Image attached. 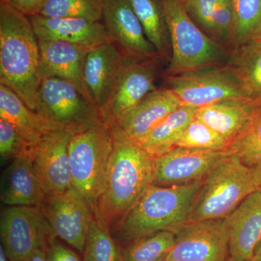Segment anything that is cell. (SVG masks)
Wrapping results in <instances>:
<instances>
[{
    "label": "cell",
    "mask_w": 261,
    "mask_h": 261,
    "mask_svg": "<svg viewBox=\"0 0 261 261\" xmlns=\"http://www.w3.org/2000/svg\"><path fill=\"white\" fill-rule=\"evenodd\" d=\"M156 58L126 63L109 101L100 111L101 118L114 124L124 118L146 96L155 90Z\"/></svg>",
    "instance_id": "14"
},
{
    "label": "cell",
    "mask_w": 261,
    "mask_h": 261,
    "mask_svg": "<svg viewBox=\"0 0 261 261\" xmlns=\"http://www.w3.org/2000/svg\"><path fill=\"white\" fill-rule=\"evenodd\" d=\"M29 17L39 40L61 41L89 49L112 42L106 25L101 21L48 18L40 15Z\"/></svg>",
    "instance_id": "17"
},
{
    "label": "cell",
    "mask_w": 261,
    "mask_h": 261,
    "mask_svg": "<svg viewBox=\"0 0 261 261\" xmlns=\"http://www.w3.org/2000/svg\"><path fill=\"white\" fill-rule=\"evenodd\" d=\"M27 16L39 15L45 0H4Z\"/></svg>",
    "instance_id": "37"
},
{
    "label": "cell",
    "mask_w": 261,
    "mask_h": 261,
    "mask_svg": "<svg viewBox=\"0 0 261 261\" xmlns=\"http://www.w3.org/2000/svg\"><path fill=\"white\" fill-rule=\"evenodd\" d=\"M181 106V101L171 89H155L124 118L109 125H115L129 140L140 144L168 115Z\"/></svg>",
    "instance_id": "18"
},
{
    "label": "cell",
    "mask_w": 261,
    "mask_h": 261,
    "mask_svg": "<svg viewBox=\"0 0 261 261\" xmlns=\"http://www.w3.org/2000/svg\"><path fill=\"white\" fill-rule=\"evenodd\" d=\"M73 135L68 130H53L36 146L33 164L46 196L73 187L68 145Z\"/></svg>",
    "instance_id": "15"
},
{
    "label": "cell",
    "mask_w": 261,
    "mask_h": 261,
    "mask_svg": "<svg viewBox=\"0 0 261 261\" xmlns=\"http://www.w3.org/2000/svg\"><path fill=\"white\" fill-rule=\"evenodd\" d=\"M228 151L248 167L261 162V113L231 142Z\"/></svg>",
    "instance_id": "32"
},
{
    "label": "cell",
    "mask_w": 261,
    "mask_h": 261,
    "mask_svg": "<svg viewBox=\"0 0 261 261\" xmlns=\"http://www.w3.org/2000/svg\"><path fill=\"white\" fill-rule=\"evenodd\" d=\"M37 112L74 135L102 121L99 111L74 84L57 77H43Z\"/></svg>",
    "instance_id": "7"
},
{
    "label": "cell",
    "mask_w": 261,
    "mask_h": 261,
    "mask_svg": "<svg viewBox=\"0 0 261 261\" xmlns=\"http://www.w3.org/2000/svg\"><path fill=\"white\" fill-rule=\"evenodd\" d=\"M0 237L10 261H29L56 238L42 209L37 206H8L2 210Z\"/></svg>",
    "instance_id": "9"
},
{
    "label": "cell",
    "mask_w": 261,
    "mask_h": 261,
    "mask_svg": "<svg viewBox=\"0 0 261 261\" xmlns=\"http://www.w3.org/2000/svg\"><path fill=\"white\" fill-rule=\"evenodd\" d=\"M109 125V124H108ZM113 151L106 187L94 210V217L114 228L153 185V159L115 125H109Z\"/></svg>",
    "instance_id": "1"
},
{
    "label": "cell",
    "mask_w": 261,
    "mask_h": 261,
    "mask_svg": "<svg viewBox=\"0 0 261 261\" xmlns=\"http://www.w3.org/2000/svg\"><path fill=\"white\" fill-rule=\"evenodd\" d=\"M203 181L173 186L150 185L116 226L119 238L130 244L161 231L177 233L188 224Z\"/></svg>",
    "instance_id": "3"
},
{
    "label": "cell",
    "mask_w": 261,
    "mask_h": 261,
    "mask_svg": "<svg viewBox=\"0 0 261 261\" xmlns=\"http://www.w3.org/2000/svg\"><path fill=\"white\" fill-rule=\"evenodd\" d=\"M39 44L42 78L57 77L68 81L86 97L83 68L89 49L61 41L39 40Z\"/></svg>",
    "instance_id": "20"
},
{
    "label": "cell",
    "mask_w": 261,
    "mask_h": 261,
    "mask_svg": "<svg viewBox=\"0 0 261 261\" xmlns=\"http://www.w3.org/2000/svg\"><path fill=\"white\" fill-rule=\"evenodd\" d=\"M0 261H10L2 245H0Z\"/></svg>",
    "instance_id": "41"
},
{
    "label": "cell",
    "mask_w": 261,
    "mask_h": 261,
    "mask_svg": "<svg viewBox=\"0 0 261 261\" xmlns=\"http://www.w3.org/2000/svg\"><path fill=\"white\" fill-rule=\"evenodd\" d=\"M261 113V106L247 99H228L197 109L196 118L230 144Z\"/></svg>",
    "instance_id": "21"
},
{
    "label": "cell",
    "mask_w": 261,
    "mask_h": 261,
    "mask_svg": "<svg viewBox=\"0 0 261 261\" xmlns=\"http://www.w3.org/2000/svg\"><path fill=\"white\" fill-rule=\"evenodd\" d=\"M229 141L198 118H194L185 130L177 147L205 150H228Z\"/></svg>",
    "instance_id": "31"
},
{
    "label": "cell",
    "mask_w": 261,
    "mask_h": 261,
    "mask_svg": "<svg viewBox=\"0 0 261 261\" xmlns=\"http://www.w3.org/2000/svg\"><path fill=\"white\" fill-rule=\"evenodd\" d=\"M161 261H173L172 260H170V259L167 258V257H165L164 259H163Z\"/></svg>",
    "instance_id": "43"
},
{
    "label": "cell",
    "mask_w": 261,
    "mask_h": 261,
    "mask_svg": "<svg viewBox=\"0 0 261 261\" xmlns=\"http://www.w3.org/2000/svg\"><path fill=\"white\" fill-rule=\"evenodd\" d=\"M228 65L238 75L250 99L261 106V39L236 47Z\"/></svg>",
    "instance_id": "25"
},
{
    "label": "cell",
    "mask_w": 261,
    "mask_h": 261,
    "mask_svg": "<svg viewBox=\"0 0 261 261\" xmlns=\"http://www.w3.org/2000/svg\"><path fill=\"white\" fill-rule=\"evenodd\" d=\"M251 261H261V239L254 250Z\"/></svg>",
    "instance_id": "40"
},
{
    "label": "cell",
    "mask_w": 261,
    "mask_h": 261,
    "mask_svg": "<svg viewBox=\"0 0 261 261\" xmlns=\"http://www.w3.org/2000/svg\"><path fill=\"white\" fill-rule=\"evenodd\" d=\"M83 261H123L121 249L111 230L95 217L89 225Z\"/></svg>",
    "instance_id": "29"
},
{
    "label": "cell",
    "mask_w": 261,
    "mask_h": 261,
    "mask_svg": "<svg viewBox=\"0 0 261 261\" xmlns=\"http://www.w3.org/2000/svg\"><path fill=\"white\" fill-rule=\"evenodd\" d=\"M0 118L13 125L25 140L34 145L49 132L63 129L33 111L14 91L1 84Z\"/></svg>",
    "instance_id": "23"
},
{
    "label": "cell",
    "mask_w": 261,
    "mask_h": 261,
    "mask_svg": "<svg viewBox=\"0 0 261 261\" xmlns=\"http://www.w3.org/2000/svg\"><path fill=\"white\" fill-rule=\"evenodd\" d=\"M39 15L48 18H81L101 21L103 0H45Z\"/></svg>",
    "instance_id": "30"
},
{
    "label": "cell",
    "mask_w": 261,
    "mask_h": 261,
    "mask_svg": "<svg viewBox=\"0 0 261 261\" xmlns=\"http://www.w3.org/2000/svg\"><path fill=\"white\" fill-rule=\"evenodd\" d=\"M233 21L232 0H219L212 17V32L223 40L231 41Z\"/></svg>",
    "instance_id": "34"
},
{
    "label": "cell",
    "mask_w": 261,
    "mask_h": 261,
    "mask_svg": "<svg viewBox=\"0 0 261 261\" xmlns=\"http://www.w3.org/2000/svg\"><path fill=\"white\" fill-rule=\"evenodd\" d=\"M260 37H261V36H260Z\"/></svg>",
    "instance_id": "45"
},
{
    "label": "cell",
    "mask_w": 261,
    "mask_h": 261,
    "mask_svg": "<svg viewBox=\"0 0 261 261\" xmlns=\"http://www.w3.org/2000/svg\"><path fill=\"white\" fill-rule=\"evenodd\" d=\"M103 23L111 41L134 62L157 58L158 51L146 37L128 0H103Z\"/></svg>",
    "instance_id": "13"
},
{
    "label": "cell",
    "mask_w": 261,
    "mask_h": 261,
    "mask_svg": "<svg viewBox=\"0 0 261 261\" xmlns=\"http://www.w3.org/2000/svg\"><path fill=\"white\" fill-rule=\"evenodd\" d=\"M56 238L84 253L94 212L74 187L47 195L40 206Z\"/></svg>",
    "instance_id": "10"
},
{
    "label": "cell",
    "mask_w": 261,
    "mask_h": 261,
    "mask_svg": "<svg viewBox=\"0 0 261 261\" xmlns=\"http://www.w3.org/2000/svg\"><path fill=\"white\" fill-rule=\"evenodd\" d=\"M1 202L8 206L40 207L46 195L33 164V158L13 160L3 173Z\"/></svg>",
    "instance_id": "22"
},
{
    "label": "cell",
    "mask_w": 261,
    "mask_h": 261,
    "mask_svg": "<svg viewBox=\"0 0 261 261\" xmlns=\"http://www.w3.org/2000/svg\"><path fill=\"white\" fill-rule=\"evenodd\" d=\"M176 233L161 231L141 238L122 249L123 261H161L176 243Z\"/></svg>",
    "instance_id": "27"
},
{
    "label": "cell",
    "mask_w": 261,
    "mask_h": 261,
    "mask_svg": "<svg viewBox=\"0 0 261 261\" xmlns=\"http://www.w3.org/2000/svg\"><path fill=\"white\" fill-rule=\"evenodd\" d=\"M197 109L182 105L168 115L139 145L152 159L176 148L187 127L195 118Z\"/></svg>",
    "instance_id": "24"
},
{
    "label": "cell",
    "mask_w": 261,
    "mask_h": 261,
    "mask_svg": "<svg viewBox=\"0 0 261 261\" xmlns=\"http://www.w3.org/2000/svg\"><path fill=\"white\" fill-rule=\"evenodd\" d=\"M257 38H258V39H261V37H257Z\"/></svg>",
    "instance_id": "44"
},
{
    "label": "cell",
    "mask_w": 261,
    "mask_h": 261,
    "mask_svg": "<svg viewBox=\"0 0 261 261\" xmlns=\"http://www.w3.org/2000/svg\"><path fill=\"white\" fill-rule=\"evenodd\" d=\"M112 151L111 128L102 120L75 134L70 140L72 184L93 212L106 187Z\"/></svg>",
    "instance_id": "5"
},
{
    "label": "cell",
    "mask_w": 261,
    "mask_h": 261,
    "mask_svg": "<svg viewBox=\"0 0 261 261\" xmlns=\"http://www.w3.org/2000/svg\"><path fill=\"white\" fill-rule=\"evenodd\" d=\"M29 261H49L48 260L47 249H40L34 253Z\"/></svg>",
    "instance_id": "38"
},
{
    "label": "cell",
    "mask_w": 261,
    "mask_h": 261,
    "mask_svg": "<svg viewBox=\"0 0 261 261\" xmlns=\"http://www.w3.org/2000/svg\"><path fill=\"white\" fill-rule=\"evenodd\" d=\"M167 82L168 89L184 106L200 108L228 99H250L238 75L228 65L169 75Z\"/></svg>",
    "instance_id": "8"
},
{
    "label": "cell",
    "mask_w": 261,
    "mask_h": 261,
    "mask_svg": "<svg viewBox=\"0 0 261 261\" xmlns=\"http://www.w3.org/2000/svg\"><path fill=\"white\" fill-rule=\"evenodd\" d=\"M36 146L25 140L13 125L0 118V156L8 160L33 158Z\"/></svg>",
    "instance_id": "33"
},
{
    "label": "cell",
    "mask_w": 261,
    "mask_h": 261,
    "mask_svg": "<svg viewBox=\"0 0 261 261\" xmlns=\"http://www.w3.org/2000/svg\"><path fill=\"white\" fill-rule=\"evenodd\" d=\"M226 261H251V260H238V259L233 258V257L230 256L229 257H228L227 260H226Z\"/></svg>",
    "instance_id": "42"
},
{
    "label": "cell",
    "mask_w": 261,
    "mask_h": 261,
    "mask_svg": "<svg viewBox=\"0 0 261 261\" xmlns=\"http://www.w3.org/2000/svg\"><path fill=\"white\" fill-rule=\"evenodd\" d=\"M176 243L167 255L173 261H226L228 231L226 219L189 223L176 233Z\"/></svg>",
    "instance_id": "11"
},
{
    "label": "cell",
    "mask_w": 261,
    "mask_h": 261,
    "mask_svg": "<svg viewBox=\"0 0 261 261\" xmlns=\"http://www.w3.org/2000/svg\"><path fill=\"white\" fill-rule=\"evenodd\" d=\"M42 80L39 40L30 18L0 0V84L37 112Z\"/></svg>",
    "instance_id": "2"
},
{
    "label": "cell",
    "mask_w": 261,
    "mask_h": 261,
    "mask_svg": "<svg viewBox=\"0 0 261 261\" xmlns=\"http://www.w3.org/2000/svg\"><path fill=\"white\" fill-rule=\"evenodd\" d=\"M126 65L123 55L112 42L87 53L83 68L84 90L87 99L99 113L109 101Z\"/></svg>",
    "instance_id": "16"
},
{
    "label": "cell",
    "mask_w": 261,
    "mask_h": 261,
    "mask_svg": "<svg viewBox=\"0 0 261 261\" xmlns=\"http://www.w3.org/2000/svg\"><path fill=\"white\" fill-rule=\"evenodd\" d=\"M252 170H253L254 176H255L257 187L261 191V162L255 167L252 168Z\"/></svg>",
    "instance_id": "39"
},
{
    "label": "cell",
    "mask_w": 261,
    "mask_h": 261,
    "mask_svg": "<svg viewBox=\"0 0 261 261\" xmlns=\"http://www.w3.org/2000/svg\"><path fill=\"white\" fill-rule=\"evenodd\" d=\"M229 154L228 150L176 147L153 159V185L173 186L204 179Z\"/></svg>",
    "instance_id": "12"
},
{
    "label": "cell",
    "mask_w": 261,
    "mask_h": 261,
    "mask_svg": "<svg viewBox=\"0 0 261 261\" xmlns=\"http://www.w3.org/2000/svg\"><path fill=\"white\" fill-rule=\"evenodd\" d=\"M226 220L230 256L251 260L261 239V191L247 196Z\"/></svg>",
    "instance_id": "19"
},
{
    "label": "cell",
    "mask_w": 261,
    "mask_h": 261,
    "mask_svg": "<svg viewBox=\"0 0 261 261\" xmlns=\"http://www.w3.org/2000/svg\"><path fill=\"white\" fill-rule=\"evenodd\" d=\"M219 0H185V8L192 20L207 32H212V17Z\"/></svg>",
    "instance_id": "35"
},
{
    "label": "cell",
    "mask_w": 261,
    "mask_h": 261,
    "mask_svg": "<svg viewBox=\"0 0 261 261\" xmlns=\"http://www.w3.org/2000/svg\"><path fill=\"white\" fill-rule=\"evenodd\" d=\"M257 190L252 168L229 154L204 178L188 224L226 219L247 196Z\"/></svg>",
    "instance_id": "4"
},
{
    "label": "cell",
    "mask_w": 261,
    "mask_h": 261,
    "mask_svg": "<svg viewBox=\"0 0 261 261\" xmlns=\"http://www.w3.org/2000/svg\"><path fill=\"white\" fill-rule=\"evenodd\" d=\"M235 47L261 36V0H232Z\"/></svg>",
    "instance_id": "26"
},
{
    "label": "cell",
    "mask_w": 261,
    "mask_h": 261,
    "mask_svg": "<svg viewBox=\"0 0 261 261\" xmlns=\"http://www.w3.org/2000/svg\"><path fill=\"white\" fill-rule=\"evenodd\" d=\"M47 253L49 261H81L74 251L60 243L56 238L48 245Z\"/></svg>",
    "instance_id": "36"
},
{
    "label": "cell",
    "mask_w": 261,
    "mask_h": 261,
    "mask_svg": "<svg viewBox=\"0 0 261 261\" xmlns=\"http://www.w3.org/2000/svg\"><path fill=\"white\" fill-rule=\"evenodd\" d=\"M140 20L146 37L158 53L164 50L167 25L160 0H128Z\"/></svg>",
    "instance_id": "28"
},
{
    "label": "cell",
    "mask_w": 261,
    "mask_h": 261,
    "mask_svg": "<svg viewBox=\"0 0 261 261\" xmlns=\"http://www.w3.org/2000/svg\"><path fill=\"white\" fill-rule=\"evenodd\" d=\"M172 43L169 75L214 66L224 51L201 31L185 8V0H160Z\"/></svg>",
    "instance_id": "6"
}]
</instances>
